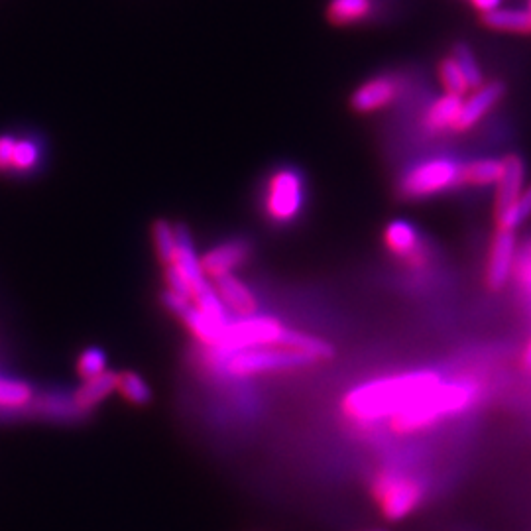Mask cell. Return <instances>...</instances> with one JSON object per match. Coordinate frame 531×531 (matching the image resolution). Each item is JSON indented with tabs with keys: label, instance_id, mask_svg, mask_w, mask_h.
<instances>
[{
	"label": "cell",
	"instance_id": "d4e9b609",
	"mask_svg": "<svg viewBox=\"0 0 531 531\" xmlns=\"http://www.w3.org/2000/svg\"><path fill=\"white\" fill-rule=\"evenodd\" d=\"M531 217V185L522 191V195L504 211L496 213L500 231H516Z\"/></svg>",
	"mask_w": 531,
	"mask_h": 531
},
{
	"label": "cell",
	"instance_id": "8fae6325",
	"mask_svg": "<svg viewBox=\"0 0 531 531\" xmlns=\"http://www.w3.org/2000/svg\"><path fill=\"white\" fill-rule=\"evenodd\" d=\"M504 97V85L498 81L492 83H484L482 87L474 89L469 99L463 101V109H461V117L457 122V132H467L471 130L472 126H476L482 118L486 117L496 103Z\"/></svg>",
	"mask_w": 531,
	"mask_h": 531
},
{
	"label": "cell",
	"instance_id": "484cf974",
	"mask_svg": "<svg viewBox=\"0 0 531 531\" xmlns=\"http://www.w3.org/2000/svg\"><path fill=\"white\" fill-rule=\"evenodd\" d=\"M439 77H441V83H443L445 91L451 93V95L463 97L465 93L471 91L461 65L457 63V59L453 58V56L445 58L439 63Z\"/></svg>",
	"mask_w": 531,
	"mask_h": 531
},
{
	"label": "cell",
	"instance_id": "8992f818",
	"mask_svg": "<svg viewBox=\"0 0 531 531\" xmlns=\"http://www.w3.org/2000/svg\"><path fill=\"white\" fill-rule=\"evenodd\" d=\"M463 164L453 158H429L413 166L400 181L404 199H425L463 185Z\"/></svg>",
	"mask_w": 531,
	"mask_h": 531
},
{
	"label": "cell",
	"instance_id": "cb8c5ba5",
	"mask_svg": "<svg viewBox=\"0 0 531 531\" xmlns=\"http://www.w3.org/2000/svg\"><path fill=\"white\" fill-rule=\"evenodd\" d=\"M42 162V144L34 138H16L12 174H30L38 170Z\"/></svg>",
	"mask_w": 531,
	"mask_h": 531
},
{
	"label": "cell",
	"instance_id": "4fadbf2b",
	"mask_svg": "<svg viewBox=\"0 0 531 531\" xmlns=\"http://www.w3.org/2000/svg\"><path fill=\"white\" fill-rule=\"evenodd\" d=\"M213 288L221 297L223 305L229 309V313H235L238 319L258 315V309H260L258 297L246 284H242L235 274L215 280Z\"/></svg>",
	"mask_w": 531,
	"mask_h": 531
},
{
	"label": "cell",
	"instance_id": "5b68a950",
	"mask_svg": "<svg viewBox=\"0 0 531 531\" xmlns=\"http://www.w3.org/2000/svg\"><path fill=\"white\" fill-rule=\"evenodd\" d=\"M290 329L276 317L252 315L231 321L225 331L223 343L217 349H207L215 354H231L260 347H282L286 349V337Z\"/></svg>",
	"mask_w": 531,
	"mask_h": 531
},
{
	"label": "cell",
	"instance_id": "5bb4252c",
	"mask_svg": "<svg viewBox=\"0 0 531 531\" xmlns=\"http://www.w3.org/2000/svg\"><path fill=\"white\" fill-rule=\"evenodd\" d=\"M28 412L36 415V417H42L48 421H58V423H75V421H81L87 417L75 406L73 394H65V392L36 394Z\"/></svg>",
	"mask_w": 531,
	"mask_h": 531
},
{
	"label": "cell",
	"instance_id": "44dd1931",
	"mask_svg": "<svg viewBox=\"0 0 531 531\" xmlns=\"http://www.w3.org/2000/svg\"><path fill=\"white\" fill-rule=\"evenodd\" d=\"M117 392L130 404L134 406H148L152 402V390L148 382L132 370L118 372Z\"/></svg>",
	"mask_w": 531,
	"mask_h": 531
},
{
	"label": "cell",
	"instance_id": "9a60e30c",
	"mask_svg": "<svg viewBox=\"0 0 531 531\" xmlns=\"http://www.w3.org/2000/svg\"><path fill=\"white\" fill-rule=\"evenodd\" d=\"M117 376L115 370H107L91 380H83V384L73 392L75 406L85 415L99 408L113 392H117Z\"/></svg>",
	"mask_w": 531,
	"mask_h": 531
},
{
	"label": "cell",
	"instance_id": "d6a6232c",
	"mask_svg": "<svg viewBox=\"0 0 531 531\" xmlns=\"http://www.w3.org/2000/svg\"><path fill=\"white\" fill-rule=\"evenodd\" d=\"M528 10H530V12H531V0H530V2H528Z\"/></svg>",
	"mask_w": 531,
	"mask_h": 531
},
{
	"label": "cell",
	"instance_id": "603a6c76",
	"mask_svg": "<svg viewBox=\"0 0 531 531\" xmlns=\"http://www.w3.org/2000/svg\"><path fill=\"white\" fill-rule=\"evenodd\" d=\"M152 242L156 256L164 268L176 262L177 235L174 225H170L166 219H158L152 225Z\"/></svg>",
	"mask_w": 531,
	"mask_h": 531
},
{
	"label": "cell",
	"instance_id": "2e32d148",
	"mask_svg": "<svg viewBox=\"0 0 531 531\" xmlns=\"http://www.w3.org/2000/svg\"><path fill=\"white\" fill-rule=\"evenodd\" d=\"M524 181H526V166L522 158L508 156L504 160L502 177L496 183V213L508 209L522 195Z\"/></svg>",
	"mask_w": 531,
	"mask_h": 531
},
{
	"label": "cell",
	"instance_id": "4dcf8cb0",
	"mask_svg": "<svg viewBox=\"0 0 531 531\" xmlns=\"http://www.w3.org/2000/svg\"><path fill=\"white\" fill-rule=\"evenodd\" d=\"M520 276H522V284L528 288V292L531 294V250L526 254V258H524Z\"/></svg>",
	"mask_w": 531,
	"mask_h": 531
},
{
	"label": "cell",
	"instance_id": "7a4b0ae2",
	"mask_svg": "<svg viewBox=\"0 0 531 531\" xmlns=\"http://www.w3.org/2000/svg\"><path fill=\"white\" fill-rule=\"evenodd\" d=\"M480 390L471 380H451L439 382L433 390H429L423 398H419L413 406L398 413L392 421V429L396 433H415L431 427L433 423L465 412L476 402Z\"/></svg>",
	"mask_w": 531,
	"mask_h": 531
},
{
	"label": "cell",
	"instance_id": "30bf717a",
	"mask_svg": "<svg viewBox=\"0 0 531 531\" xmlns=\"http://www.w3.org/2000/svg\"><path fill=\"white\" fill-rule=\"evenodd\" d=\"M516 264V236L512 231H500L494 236L486 268V284L490 290H502Z\"/></svg>",
	"mask_w": 531,
	"mask_h": 531
},
{
	"label": "cell",
	"instance_id": "9c48e42d",
	"mask_svg": "<svg viewBox=\"0 0 531 531\" xmlns=\"http://www.w3.org/2000/svg\"><path fill=\"white\" fill-rule=\"evenodd\" d=\"M400 95V83L392 75H378L364 81L360 87L354 89L351 97V107L354 113L370 115L386 109L396 101Z\"/></svg>",
	"mask_w": 531,
	"mask_h": 531
},
{
	"label": "cell",
	"instance_id": "7402d4cb",
	"mask_svg": "<svg viewBox=\"0 0 531 531\" xmlns=\"http://www.w3.org/2000/svg\"><path fill=\"white\" fill-rule=\"evenodd\" d=\"M504 170V160H474L463 168V185H474V187H484V185H496L502 177Z\"/></svg>",
	"mask_w": 531,
	"mask_h": 531
},
{
	"label": "cell",
	"instance_id": "52a82bcc",
	"mask_svg": "<svg viewBox=\"0 0 531 531\" xmlns=\"http://www.w3.org/2000/svg\"><path fill=\"white\" fill-rule=\"evenodd\" d=\"M305 205V179L294 168L276 170L266 185L264 213L274 225H288Z\"/></svg>",
	"mask_w": 531,
	"mask_h": 531
},
{
	"label": "cell",
	"instance_id": "e0dca14e",
	"mask_svg": "<svg viewBox=\"0 0 531 531\" xmlns=\"http://www.w3.org/2000/svg\"><path fill=\"white\" fill-rule=\"evenodd\" d=\"M463 109V97L445 93L439 97L425 113V126L431 132H447L455 130Z\"/></svg>",
	"mask_w": 531,
	"mask_h": 531
},
{
	"label": "cell",
	"instance_id": "f1b7e54d",
	"mask_svg": "<svg viewBox=\"0 0 531 531\" xmlns=\"http://www.w3.org/2000/svg\"><path fill=\"white\" fill-rule=\"evenodd\" d=\"M164 280L168 286V292L179 295L183 299H191L193 297V290L189 280L185 278V274L177 268L176 264H170L164 268Z\"/></svg>",
	"mask_w": 531,
	"mask_h": 531
},
{
	"label": "cell",
	"instance_id": "f546056e",
	"mask_svg": "<svg viewBox=\"0 0 531 531\" xmlns=\"http://www.w3.org/2000/svg\"><path fill=\"white\" fill-rule=\"evenodd\" d=\"M14 146H16V136L10 134L0 136V174H12Z\"/></svg>",
	"mask_w": 531,
	"mask_h": 531
},
{
	"label": "cell",
	"instance_id": "1f68e13d",
	"mask_svg": "<svg viewBox=\"0 0 531 531\" xmlns=\"http://www.w3.org/2000/svg\"><path fill=\"white\" fill-rule=\"evenodd\" d=\"M524 366L531 370V341L530 345H528V349H526V353H524Z\"/></svg>",
	"mask_w": 531,
	"mask_h": 531
},
{
	"label": "cell",
	"instance_id": "836d02e7",
	"mask_svg": "<svg viewBox=\"0 0 531 531\" xmlns=\"http://www.w3.org/2000/svg\"><path fill=\"white\" fill-rule=\"evenodd\" d=\"M364 531H386V530H364Z\"/></svg>",
	"mask_w": 531,
	"mask_h": 531
},
{
	"label": "cell",
	"instance_id": "ac0fdd59",
	"mask_svg": "<svg viewBox=\"0 0 531 531\" xmlns=\"http://www.w3.org/2000/svg\"><path fill=\"white\" fill-rule=\"evenodd\" d=\"M484 26L506 34H531V12L528 8H494L482 14Z\"/></svg>",
	"mask_w": 531,
	"mask_h": 531
},
{
	"label": "cell",
	"instance_id": "4316f807",
	"mask_svg": "<svg viewBox=\"0 0 531 531\" xmlns=\"http://www.w3.org/2000/svg\"><path fill=\"white\" fill-rule=\"evenodd\" d=\"M107 370V354L99 347H89L77 358V374L81 376V380H91Z\"/></svg>",
	"mask_w": 531,
	"mask_h": 531
},
{
	"label": "cell",
	"instance_id": "7c38bea8",
	"mask_svg": "<svg viewBox=\"0 0 531 531\" xmlns=\"http://www.w3.org/2000/svg\"><path fill=\"white\" fill-rule=\"evenodd\" d=\"M384 242L392 254L404 258L412 264H421L425 260V248L419 231L408 221H392L384 231Z\"/></svg>",
	"mask_w": 531,
	"mask_h": 531
},
{
	"label": "cell",
	"instance_id": "ba28073f",
	"mask_svg": "<svg viewBox=\"0 0 531 531\" xmlns=\"http://www.w3.org/2000/svg\"><path fill=\"white\" fill-rule=\"evenodd\" d=\"M252 254V244L246 238H231L217 246H213L209 252L201 258V268L207 278L213 282L231 276L236 268H240Z\"/></svg>",
	"mask_w": 531,
	"mask_h": 531
},
{
	"label": "cell",
	"instance_id": "277c9868",
	"mask_svg": "<svg viewBox=\"0 0 531 531\" xmlns=\"http://www.w3.org/2000/svg\"><path fill=\"white\" fill-rule=\"evenodd\" d=\"M372 496L390 522L412 516L425 498V484L404 469H382L372 480Z\"/></svg>",
	"mask_w": 531,
	"mask_h": 531
},
{
	"label": "cell",
	"instance_id": "3957f363",
	"mask_svg": "<svg viewBox=\"0 0 531 531\" xmlns=\"http://www.w3.org/2000/svg\"><path fill=\"white\" fill-rule=\"evenodd\" d=\"M205 362L231 378H248L258 374H272V372H284L294 368H305L313 362H317L309 354L297 353L282 347H260V349H246L231 354H215L211 351H203Z\"/></svg>",
	"mask_w": 531,
	"mask_h": 531
},
{
	"label": "cell",
	"instance_id": "83f0119b",
	"mask_svg": "<svg viewBox=\"0 0 531 531\" xmlns=\"http://www.w3.org/2000/svg\"><path fill=\"white\" fill-rule=\"evenodd\" d=\"M453 58L457 59V63L461 65V69L465 73V79H467L471 91L484 85L482 83V71L478 67V61H476L474 54H472L467 46H457L455 52H453Z\"/></svg>",
	"mask_w": 531,
	"mask_h": 531
},
{
	"label": "cell",
	"instance_id": "d6986e66",
	"mask_svg": "<svg viewBox=\"0 0 531 531\" xmlns=\"http://www.w3.org/2000/svg\"><path fill=\"white\" fill-rule=\"evenodd\" d=\"M36 398L30 382L0 376V413L28 412Z\"/></svg>",
	"mask_w": 531,
	"mask_h": 531
},
{
	"label": "cell",
	"instance_id": "ffe728a7",
	"mask_svg": "<svg viewBox=\"0 0 531 531\" xmlns=\"http://www.w3.org/2000/svg\"><path fill=\"white\" fill-rule=\"evenodd\" d=\"M374 12V0H331L327 20L333 26H354L368 20Z\"/></svg>",
	"mask_w": 531,
	"mask_h": 531
},
{
	"label": "cell",
	"instance_id": "6da1fadb",
	"mask_svg": "<svg viewBox=\"0 0 531 531\" xmlns=\"http://www.w3.org/2000/svg\"><path fill=\"white\" fill-rule=\"evenodd\" d=\"M441 382L433 370H415L398 376L376 378L351 390L343 400V413L354 423L370 425L390 421L408 410Z\"/></svg>",
	"mask_w": 531,
	"mask_h": 531
}]
</instances>
